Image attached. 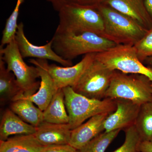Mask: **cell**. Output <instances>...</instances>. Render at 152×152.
<instances>
[{
    "instance_id": "obj_1",
    "label": "cell",
    "mask_w": 152,
    "mask_h": 152,
    "mask_svg": "<svg viewBox=\"0 0 152 152\" xmlns=\"http://www.w3.org/2000/svg\"><path fill=\"white\" fill-rule=\"evenodd\" d=\"M51 40L56 53L70 61L81 55L102 53L118 45L102 36L90 32L73 34L56 31Z\"/></svg>"
},
{
    "instance_id": "obj_2",
    "label": "cell",
    "mask_w": 152,
    "mask_h": 152,
    "mask_svg": "<svg viewBox=\"0 0 152 152\" xmlns=\"http://www.w3.org/2000/svg\"><path fill=\"white\" fill-rule=\"evenodd\" d=\"M58 16L56 31L73 34L90 32L103 36V18L96 5L71 4L59 11Z\"/></svg>"
},
{
    "instance_id": "obj_3",
    "label": "cell",
    "mask_w": 152,
    "mask_h": 152,
    "mask_svg": "<svg viewBox=\"0 0 152 152\" xmlns=\"http://www.w3.org/2000/svg\"><path fill=\"white\" fill-rule=\"evenodd\" d=\"M96 7L103 18V37L118 45L134 46L148 30L132 18L109 6L99 4Z\"/></svg>"
},
{
    "instance_id": "obj_4",
    "label": "cell",
    "mask_w": 152,
    "mask_h": 152,
    "mask_svg": "<svg viewBox=\"0 0 152 152\" xmlns=\"http://www.w3.org/2000/svg\"><path fill=\"white\" fill-rule=\"evenodd\" d=\"M65 103L69 118V124L72 130L77 127L96 115L115 110V100L105 98L98 100L90 99L76 93L71 87L63 88Z\"/></svg>"
},
{
    "instance_id": "obj_5",
    "label": "cell",
    "mask_w": 152,
    "mask_h": 152,
    "mask_svg": "<svg viewBox=\"0 0 152 152\" xmlns=\"http://www.w3.org/2000/svg\"><path fill=\"white\" fill-rule=\"evenodd\" d=\"M105 98L126 99L141 106L152 101V83L143 75L114 71Z\"/></svg>"
},
{
    "instance_id": "obj_6",
    "label": "cell",
    "mask_w": 152,
    "mask_h": 152,
    "mask_svg": "<svg viewBox=\"0 0 152 152\" xmlns=\"http://www.w3.org/2000/svg\"><path fill=\"white\" fill-rule=\"evenodd\" d=\"M0 58L15 75L23 96H31L37 91L40 84L37 80L40 78L39 71L35 66H28L25 62L15 39L5 48L0 46Z\"/></svg>"
},
{
    "instance_id": "obj_7",
    "label": "cell",
    "mask_w": 152,
    "mask_h": 152,
    "mask_svg": "<svg viewBox=\"0 0 152 152\" xmlns=\"http://www.w3.org/2000/svg\"><path fill=\"white\" fill-rule=\"evenodd\" d=\"M96 58L113 71L143 75L152 83V67L145 66L137 56L132 46L118 45L102 53H96Z\"/></svg>"
},
{
    "instance_id": "obj_8",
    "label": "cell",
    "mask_w": 152,
    "mask_h": 152,
    "mask_svg": "<svg viewBox=\"0 0 152 152\" xmlns=\"http://www.w3.org/2000/svg\"><path fill=\"white\" fill-rule=\"evenodd\" d=\"M114 72L95 57L94 61L72 88L76 93L87 97L103 99L110 84Z\"/></svg>"
},
{
    "instance_id": "obj_9",
    "label": "cell",
    "mask_w": 152,
    "mask_h": 152,
    "mask_svg": "<svg viewBox=\"0 0 152 152\" xmlns=\"http://www.w3.org/2000/svg\"><path fill=\"white\" fill-rule=\"evenodd\" d=\"M15 41L23 58H34L38 59L49 60L61 64L64 67L73 66L72 61L64 59L56 53L52 48L50 40L43 46H37L30 42L25 35L24 25L20 23L15 37Z\"/></svg>"
},
{
    "instance_id": "obj_10",
    "label": "cell",
    "mask_w": 152,
    "mask_h": 152,
    "mask_svg": "<svg viewBox=\"0 0 152 152\" xmlns=\"http://www.w3.org/2000/svg\"><path fill=\"white\" fill-rule=\"evenodd\" d=\"M29 62L37 68L41 79L40 84L38 91L31 96H25L20 94L14 101L24 98L31 101L42 111L48 105L52 98L58 89L57 88L53 80L48 71L49 64L48 60L31 59Z\"/></svg>"
},
{
    "instance_id": "obj_11",
    "label": "cell",
    "mask_w": 152,
    "mask_h": 152,
    "mask_svg": "<svg viewBox=\"0 0 152 152\" xmlns=\"http://www.w3.org/2000/svg\"><path fill=\"white\" fill-rule=\"evenodd\" d=\"M96 54L86 55L80 61L71 66L61 67L55 64H49L48 71L57 88L73 86L95 59Z\"/></svg>"
},
{
    "instance_id": "obj_12",
    "label": "cell",
    "mask_w": 152,
    "mask_h": 152,
    "mask_svg": "<svg viewBox=\"0 0 152 152\" xmlns=\"http://www.w3.org/2000/svg\"><path fill=\"white\" fill-rule=\"evenodd\" d=\"M115 110L109 114L105 121L104 132L125 129L134 125L140 106L124 99H115Z\"/></svg>"
},
{
    "instance_id": "obj_13",
    "label": "cell",
    "mask_w": 152,
    "mask_h": 152,
    "mask_svg": "<svg viewBox=\"0 0 152 152\" xmlns=\"http://www.w3.org/2000/svg\"><path fill=\"white\" fill-rule=\"evenodd\" d=\"M110 114L104 113L96 115L72 130L69 144L77 150L80 149L103 132L105 131V121Z\"/></svg>"
},
{
    "instance_id": "obj_14",
    "label": "cell",
    "mask_w": 152,
    "mask_h": 152,
    "mask_svg": "<svg viewBox=\"0 0 152 152\" xmlns=\"http://www.w3.org/2000/svg\"><path fill=\"white\" fill-rule=\"evenodd\" d=\"M145 0H103L101 4L132 18L147 29L152 28V21L145 4Z\"/></svg>"
},
{
    "instance_id": "obj_15",
    "label": "cell",
    "mask_w": 152,
    "mask_h": 152,
    "mask_svg": "<svg viewBox=\"0 0 152 152\" xmlns=\"http://www.w3.org/2000/svg\"><path fill=\"white\" fill-rule=\"evenodd\" d=\"M72 129L69 124H55L43 122L36 127L34 134L39 142L45 146L69 144Z\"/></svg>"
},
{
    "instance_id": "obj_16",
    "label": "cell",
    "mask_w": 152,
    "mask_h": 152,
    "mask_svg": "<svg viewBox=\"0 0 152 152\" xmlns=\"http://www.w3.org/2000/svg\"><path fill=\"white\" fill-rule=\"evenodd\" d=\"M36 131L35 127L26 122L10 109L4 112L0 124V140L14 135L34 134Z\"/></svg>"
},
{
    "instance_id": "obj_17",
    "label": "cell",
    "mask_w": 152,
    "mask_h": 152,
    "mask_svg": "<svg viewBox=\"0 0 152 152\" xmlns=\"http://www.w3.org/2000/svg\"><path fill=\"white\" fill-rule=\"evenodd\" d=\"M45 147L34 134L18 135L0 140V152H41Z\"/></svg>"
},
{
    "instance_id": "obj_18",
    "label": "cell",
    "mask_w": 152,
    "mask_h": 152,
    "mask_svg": "<svg viewBox=\"0 0 152 152\" xmlns=\"http://www.w3.org/2000/svg\"><path fill=\"white\" fill-rule=\"evenodd\" d=\"M5 63L0 58V101L2 104L12 102L23 93L15 76L6 66Z\"/></svg>"
},
{
    "instance_id": "obj_19",
    "label": "cell",
    "mask_w": 152,
    "mask_h": 152,
    "mask_svg": "<svg viewBox=\"0 0 152 152\" xmlns=\"http://www.w3.org/2000/svg\"><path fill=\"white\" fill-rule=\"evenodd\" d=\"M66 109L64 94L62 88L59 89L43 111L44 121L55 124H69V115Z\"/></svg>"
},
{
    "instance_id": "obj_20",
    "label": "cell",
    "mask_w": 152,
    "mask_h": 152,
    "mask_svg": "<svg viewBox=\"0 0 152 152\" xmlns=\"http://www.w3.org/2000/svg\"><path fill=\"white\" fill-rule=\"evenodd\" d=\"M10 109L26 122L37 127L43 121V113L27 99H19L11 102Z\"/></svg>"
},
{
    "instance_id": "obj_21",
    "label": "cell",
    "mask_w": 152,
    "mask_h": 152,
    "mask_svg": "<svg viewBox=\"0 0 152 152\" xmlns=\"http://www.w3.org/2000/svg\"><path fill=\"white\" fill-rule=\"evenodd\" d=\"M134 126L142 141H150L152 137V101L140 106Z\"/></svg>"
},
{
    "instance_id": "obj_22",
    "label": "cell",
    "mask_w": 152,
    "mask_h": 152,
    "mask_svg": "<svg viewBox=\"0 0 152 152\" xmlns=\"http://www.w3.org/2000/svg\"><path fill=\"white\" fill-rule=\"evenodd\" d=\"M121 130L104 132L90 141L77 152H105L119 133Z\"/></svg>"
},
{
    "instance_id": "obj_23",
    "label": "cell",
    "mask_w": 152,
    "mask_h": 152,
    "mask_svg": "<svg viewBox=\"0 0 152 152\" xmlns=\"http://www.w3.org/2000/svg\"><path fill=\"white\" fill-rule=\"evenodd\" d=\"M24 0H17L16 5L10 16L7 19L4 28L3 30L1 45L0 46L4 47L10 43L15 39L18 30L17 23L19 11L20 6Z\"/></svg>"
},
{
    "instance_id": "obj_24",
    "label": "cell",
    "mask_w": 152,
    "mask_h": 152,
    "mask_svg": "<svg viewBox=\"0 0 152 152\" xmlns=\"http://www.w3.org/2000/svg\"><path fill=\"white\" fill-rule=\"evenodd\" d=\"M125 140L123 145L113 152H138L141 139L134 125L124 129Z\"/></svg>"
},
{
    "instance_id": "obj_25",
    "label": "cell",
    "mask_w": 152,
    "mask_h": 152,
    "mask_svg": "<svg viewBox=\"0 0 152 152\" xmlns=\"http://www.w3.org/2000/svg\"><path fill=\"white\" fill-rule=\"evenodd\" d=\"M139 60L144 63L148 57L152 56V28L134 46Z\"/></svg>"
},
{
    "instance_id": "obj_26",
    "label": "cell",
    "mask_w": 152,
    "mask_h": 152,
    "mask_svg": "<svg viewBox=\"0 0 152 152\" xmlns=\"http://www.w3.org/2000/svg\"><path fill=\"white\" fill-rule=\"evenodd\" d=\"M41 152H77V150L69 144L53 145L45 146Z\"/></svg>"
},
{
    "instance_id": "obj_27",
    "label": "cell",
    "mask_w": 152,
    "mask_h": 152,
    "mask_svg": "<svg viewBox=\"0 0 152 152\" xmlns=\"http://www.w3.org/2000/svg\"><path fill=\"white\" fill-rule=\"evenodd\" d=\"M51 3L55 10L58 12L63 8L68 5L80 3L81 0H47Z\"/></svg>"
},
{
    "instance_id": "obj_28",
    "label": "cell",
    "mask_w": 152,
    "mask_h": 152,
    "mask_svg": "<svg viewBox=\"0 0 152 152\" xmlns=\"http://www.w3.org/2000/svg\"><path fill=\"white\" fill-rule=\"evenodd\" d=\"M138 152H152V144L150 141H142L139 146Z\"/></svg>"
},
{
    "instance_id": "obj_29",
    "label": "cell",
    "mask_w": 152,
    "mask_h": 152,
    "mask_svg": "<svg viewBox=\"0 0 152 152\" xmlns=\"http://www.w3.org/2000/svg\"><path fill=\"white\" fill-rule=\"evenodd\" d=\"M103 0H81L80 4L88 6H96L101 4Z\"/></svg>"
},
{
    "instance_id": "obj_30",
    "label": "cell",
    "mask_w": 152,
    "mask_h": 152,
    "mask_svg": "<svg viewBox=\"0 0 152 152\" xmlns=\"http://www.w3.org/2000/svg\"><path fill=\"white\" fill-rule=\"evenodd\" d=\"M145 6L152 21V0H145Z\"/></svg>"
},
{
    "instance_id": "obj_31",
    "label": "cell",
    "mask_w": 152,
    "mask_h": 152,
    "mask_svg": "<svg viewBox=\"0 0 152 152\" xmlns=\"http://www.w3.org/2000/svg\"><path fill=\"white\" fill-rule=\"evenodd\" d=\"M145 63L147 65L149 66L152 67V56L148 57L146 59V60L144 61V63Z\"/></svg>"
},
{
    "instance_id": "obj_32",
    "label": "cell",
    "mask_w": 152,
    "mask_h": 152,
    "mask_svg": "<svg viewBox=\"0 0 152 152\" xmlns=\"http://www.w3.org/2000/svg\"><path fill=\"white\" fill-rule=\"evenodd\" d=\"M150 142H151V143L152 144V137L151 138V140H150Z\"/></svg>"
}]
</instances>
